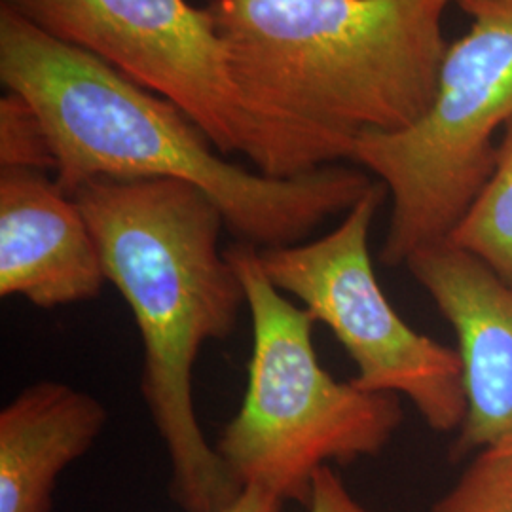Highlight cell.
I'll return each instance as SVG.
<instances>
[{
  "label": "cell",
  "instance_id": "cell-4",
  "mask_svg": "<svg viewBox=\"0 0 512 512\" xmlns=\"http://www.w3.org/2000/svg\"><path fill=\"white\" fill-rule=\"evenodd\" d=\"M253 327L247 387L215 448L239 484L308 503L323 467L376 458L403 423L401 399L336 380L313 346V325L264 274L258 247L226 249Z\"/></svg>",
  "mask_w": 512,
  "mask_h": 512
},
{
  "label": "cell",
  "instance_id": "cell-12",
  "mask_svg": "<svg viewBox=\"0 0 512 512\" xmlns=\"http://www.w3.org/2000/svg\"><path fill=\"white\" fill-rule=\"evenodd\" d=\"M429 512H512V437L475 452Z\"/></svg>",
  "mask_w": 512,
  "mask_h": 512
},
{
  "label": "cell",
  "instance_id": "cell-11",
  "mask_svg": "<svg viewBox=\"0 0 512 512\" xmlns=\"http://www.w3.org/2000/svg\"><path fill=\"white\" fill-rule=\"evenodd\" d=\"M448 241L480 256L512 285V120L497 143L492 177Z\"/></svg>",
  "mask_w": 512,
  "mask_h": 512
},
{
  "label": "cell",
  "instance_id": "cell-1",
  "mask_svg": "<svg viewBox=\"0 0 512 512\" xmlns=\"http://www.w3.org/2000/svg\"><path fill=\"white\" fill-rule=\"evenodd\" d=\"M0 80L37 110L54 150L55 183L69 196L97 179L183 181L258 249L306 241L374 184L340 164L291 179L232 164L177 105L2 4Z\"/></svg>",
  "mask_w": 512,
  "mask_h": 512
},
{
  "label": "cell",
  "instance_id": "cell-6",
  "mask_svg": "<svg viewBox=\"0 0 512 512\" xmlns=\"http://www.w3.org/2000/svg\"><path fill=\"white\" fill-rule=\"evenodd\" d=\"M2 6L177 105L222 156L241 154L277 179L327 167L245 105L209 8L188 0H2Z\"/></svg>",
  "mask_w": 512,
  "mask_h": 512
},
{
  "label": "cell",
  "instance_id": "cell-2",
  "mask_svg": "<svg viewBox=\"0 0 512 512\" xmlns=\"http://www.w3.org/2000/svg\"><path fill=\"white\" fill-rule=\"evenodd\" d=\"M73 198L139 330L141 395L169 458L171 499L184 512H219L243 486L203 435L194 368L247 308L220 249L224 217L200 188L171 179H97Z\"/></svg>",
  "mask_w": 512,
  "mask_h": 512
},
{
  "label": "cell",
  "instance_id": "cell-8",
  "mask_svg": "<svg viewBox=\"0 0 512 512\" xmlns=\"http://www.w3.org/2000/svg\"><path fill=\"white\" fill-rule=\"evenodd\" d=\"M456 332L467 399L454 456L512 437V285L452 241L404 264Z\"/></svg>",
  "mask_w": 512,
  "mask_h": 512
},
{
  "label": "cell",
  "instance_id": "cell-7",
  "mask_svg": "<svg viewBox=\"0 0 512 512\" xmlns=\"http://www.w3.org/2000/svg\"><path fill=\"white\" fill-rule=\"evenodd\" d=\"M385 194L384 184L374 181L329 234L258 249L260 266L348 351L357 368L353 384L404 397L429 429L458 433L467 412L458 349L412 329L374 270L370 230Z\"/></svg>",
  "mask_w": 512,
  "mask_h": 512
},
{
  "label": "cell",
  "instance_id": "cell-3",
  "mask_svg": "<svg viewBox=\"0 0 512 512\" xmlns=\"http://www.w3.org/2000/svg\"><path fill=\"white\" fill-rule=\"evenodd\" d=\"M454 0H209L232 80L264 124L325 165L429 109Z\"/></svg>",
  "mask_w": 512,
  "mask_h": 512
},
{
  "label": "cell",
  "instance_id": "cell-14",
  "mask_svg": "<svg viewBox=\"0 0 512 512\" xmlns=\"http://www.w3.org/2000/svg\"><path fill=\"white\" fill-rule=\"evenodd\" d=\"M306 509L308 512H370L330 465L313 478Z\"/></svg>",
  "mask_w": 512,
  "mask_h": 512
},
{
  "label": "cell",
  "instance_id": "cell-15",
  "mask_svg": "<svg viewBox=\"0 0 512 512\" xmlns=\"http://www.w3.org/2000/svg\"><path fill=\"white\" fill-rule=\"evenodd\" d=\"M285 501L256 486H245L238 497L219 512H283Z\"/></svg>",
  "mask_w": 512,
  "mask_h": 512
},
{
  "label": "cell",
  "instance_id": "cell-5",
  "mask_svg": "<svg viewBox=\"0 0 512 512\" xmlns=\"http://www.w3.org/2000/svg\"><path fill=\"white\" fill-rule=\"evenodd\" d=\"M458 4L471 27L448 46L429 109L408 128L357 137L351 152L391 198L385 266L452 236L492 177L495 133L512 120V0Z\"/></svg>",
  "mask_w": 512,
  "mask_h": 512
},
{
  "label": "cell",
  "instance_id": "cell-13",
  "mask_svg": "<svg viewBox=\"0 0 512 512\" xmlns=\"http://www.w3.org/2000/svg\"><path fill=\"white\" fill-rule=\"evenodd\" d=\"M0 171L55 173L46 128L33 105L16 92L0 99Z\"/></svg>",
  "mask_w": 512,
  "mask_h": 512
},
{
  "label": "cell",
  "instance_id": "cell-9",
  "mask_svg": "<svg viewBox=\"0 0 512 512\" xmlns=\"http://www.w3.org/2000/svg\"><path fill=\"white\" fill-rule=\"evenodd\" d=\"M101 253L73 196L37 171H0V296L55 310L97 298Z\"/></svg>",
  "mask_w": 512,
  "mask_h": 512
},
{
  "label": "cell",
  "instance_id": "cell-16",
  "mask_svg": "<svg viewBox=\"0 0 512 512\" xmlns=\"http://www.w3.org/2000/svg\"><path fill=\"white\" fill-rule=\"evenodd\" d=\"M454 2H459V0H454Z\"/></svg>",
  "mask_w": 512,
  "mask_h": 512
},
{
  "label": "cell",
  "instance_id": "cell-10",
  "mask_svg": "<svg viewBox=\"0 0 512 512\" xmlns=\"http://www.w3.org/2000/svg\"><path fill=\"white\" fill-rule=\"evenodd\" d=\"M105 404L57 380L27 385L0 410V512H52L59 476L92 450Z\"/></svg>",
  "mask_w": 512,
  "mask_h": 512
}]
</instances>
